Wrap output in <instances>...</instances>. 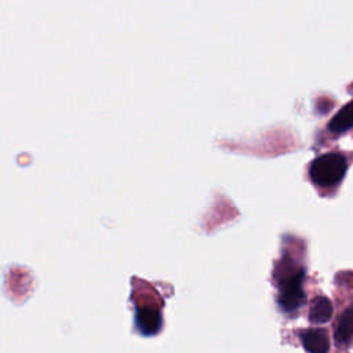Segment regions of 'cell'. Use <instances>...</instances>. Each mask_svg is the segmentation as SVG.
Here are the masks:
<instances>
[{"label": "cell", "mask_w": 353, "mask_h": 353, "mask_svg": "<svg viewBox=\"0 0 353 353\" xmlns=\"http://www.w3.org/2000/svg\"><path fill=\"white\" fill-rule=\"evenodd\" d=\"M347 170L346 159L339 153H327L314 159L309 168L310 179L323 188L338 185Z\"/></svg>", "instance_id": "cell-1"}, {"label": "cell", "mask_w": 353, "mask_h": 353, "mask_svg": "<svg viewBox=\"0 0 353 353\" xmlns=\"http://www.w3.org/2000/svg\"><path fill=\"white\" fill-rule=\"evenodd\" d=\"M303 272H295L290 279H285L280 285L279 305L285 312L296 310L305 301V292L302 290Z\"/></svg>", "instance_id": "cell-2"}, {"label": "cell", "mask_w": 353, "mask_h": 353, "mask_svg": "<svg viewBox=\"0 0 353 353\" xmlns=\"http://www.w3.org/2000/svg\"><path fill=\"white\" fill-rule=\"evenodd\" d=\"M301 342L307 353H327L330 350V338L325 330L309 328L301 334Z\"/></svg>", "instance_id": "cell-3"}, {"label": "cell", "mask_w": 353, "mask_h": 353, "mask_svg": "<svg viewBox=\"0 0 353 353\" xmlns=\"http://www.w3.org/2000/svg\"><path fill=\"white\" fill-rule=\"evenodd\" d=\"M352 339H353V306L347 307L342 313L335 331V341L339 346L341 345L347 346L352 342Z\"/></svg>", "instance_id": "cell-4"}, {"label": "cell", "mask_w": 353, "mask_h": 353, "mask_svg": "<svg viewBox=\"0 0 353 353\" xmlns=\"http://www.w3.org/2000/svg\"><path fill=\"white\" fill-rule=\"evenodd\" d=\"M332 316V305L328 298L317 296L310 306L309 310V320L314 324L327 323Z\"/></svg>", "instance_id": "cell-5"}, {"label": "cell", "mask_w": 353, "mask_h": 353, "mask_svg": "<svg viewBox=\"0 0 353 353\" xmlns=\"http://www.w3.org/2000/svg\"><path fill=\"white\" fill-rule=\"evenodd\" d=\"M332 132H343L353 128V101L345 105L328 123Z\"/></svg>", "instance_id": "cell-6"}]
</instances>
